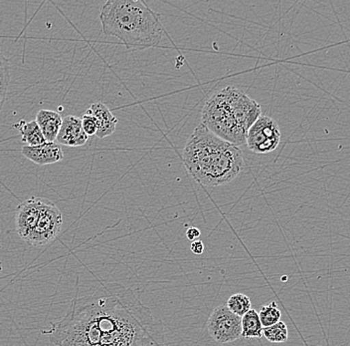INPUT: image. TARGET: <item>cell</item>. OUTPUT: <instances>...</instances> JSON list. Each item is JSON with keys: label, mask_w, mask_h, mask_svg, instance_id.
Returning a JSON list of instances; mask_svg holds the SVG:
<instances>
[{"label": "cell", "mask_w": 350, "mask_h": 346, "mask_svg": "<svg viewBox=\"0 0 350 346\" xmlns=\"http://www.w3.org/2000/svg\"><path fill=\"white\" fill-rule=\"evenodd\" d=\"M41 334L55 346H165L163 321L118 282L76 297L64 317Z\"/></svg>", "instance_id": "obj_1"}, {"label": "cell", "mask_w": 350, "mask_h": 346, "mask_svg": "<svg viewBox=\"0 0 350 346\" xmlns=\"http://www.w3.org/2000/svg\"><path fill=\"white\" fill-rule=\"evenodd\" d=\"M262 336L266 337L267 341L272 343H286L288 338V326L283 321H279L272 326L264 328Z\"/></svg>", "instance_id": "obj_17"}, {"label": "cell", "mask_w": 350, "mask_h": 346, "mask_svg": "<svg viewBox=\"0 0 350 346\" xmlns=\"http://www.w3.org/2000/svg\"><path fill=\"white\" fill-rule=\"evenodd\" d=\"M22 155L39 166L50 165L62 161L64 158L62 148L56 142H46L40 146H24Z\"/></svg>", "instance_id": "obj_10"}, {"label": "cell", "mask_w": 350, "mask_h": 346, "mask_svg": "<svg viewBox=\"0 0 350 346\" xmlns=\"http://www.w3.org/2000/svg\"><path fill=\"white\" fill-rule=\"evenodd\" d=\"M258 314H259L260 321L264 328H269V326H272L281 321V310L278 308L277 304L273 301L269 304L268 306H262Z\"/></svg>", "instance_id": "obj_18"}, {"label": "cell", "mask_w": 350, "mask_h": 346, "mask_svg": "<svg viewBox=\"0 0 350 346\" xmlns=\"http://www.w3.org/2000/svg\"><path fill=\"white\" fill-rule=\"evenodd\" d=\"M201 236V232L199 231V229H197V227H189V229L186 231V238H188V240H191V242H193V240H196L197 238H200Z\"/></svg>", "instance_id": "obj_21"}, {"label": "cell", "mask_w": 350, "mask_h": 346, "mask_svg": "<svg viewBox=\"0 0 350 346\" xmlns=\"http://www.w3.org/2000/svg\"><path fill=\"white\" fill-rule=\"evenodd\" d=\"M10 61L0 51V112L3 108L10 86Z\"/></svg>", "instance_id": "obj_15"}, {"label": "cell", "mask_w": 350, "mask_h": 346, "mask_svg": "<svg viewBox=\"0 0 350 346\" xmlns=\"http://www.w3.org/2000/svg\"><path fill=\"white\" fill-rule=\"evenodd\" d=\"M87 111L95 117L97 122L98 131L96 136L98 138L103 139L113 134L117 128L118 119L107 105L102 102L94 103Z\"/></svg>", "instance_id": "obj_11"}, {"label": "cell", "mask_w": 350, "mask_h": 346, "mask_svg": "<svg viewBox=\"0 0 350 346\" xmlns=\"http://www.w3.org/2000/svg\"><path fill=\"white\" fill-rule=\"evenodd\" d=\"M100 21L103 32L120 39L128 49L157 47L165 32L161 14L141 0H108Z\"/></svg>", "instance_id": "obj_3"}, {"label": "cell", "mask_w": 350, "mask_h": 346, "mask_svg": "<svg viewBox=\"0 0 350 346\" xmlns=\"http://www.w3.org/2000/svg\"><path fill=\"white\" fill-rule=\"evenodd\" d=\"M226 306L229 308L230 312L240 317L252 310L250 299L244 293H235V295H231L227 301Z\"/></svg>", "instance_id": "obj_16"}, {"label": "cell", "mask_w": 350, "mask_h": 346, "mask_svg": "<svg viewBox=\"0 0 350 346\" xmlns=\"http://www.w3.org/2000/svg\"><path fill=\"white\" fill-rule=\"evenodd\" d=\"M190 251H191L194 255H202V254L204 253V244H203L200 240H193L191 245H190Z\"/></svg>", "instance_id": "obj_20"}, {"label": "cell", "mask_w": 350, "mask_h": 346, "mask_svg": "<svg viewBox=\"0 0 350 346\" xmlns=\"http://www.w3.org/2000/svg\"><path fill=\"white\" fill-rule=\"evenodd\" d=\"M46 142H55L60 131L63 118L58 112L40 110L37 113L36 120Z\"/></svg>", "instance_id": "obj_12"}, {"label": "cell", "mask_w": 350, "mask_h": 346, "mask_svg": "<svg viewBox=\"0 0 350 346\" xmlns=\"http://www.w3.org/2000/svg\"><path fill=\"white\" fill-rule=\"evenodd\" d=\"M63 214L50 201H44L38 223L31 235L25 240L28 246L39 247L53 243L62 232Z\"/></svg>", "instance_id": "obj_5"}, {"label": "cell", "mask_w": 350, "mask_h": 346, "mask_svg": "<svg viewBox=\"0 0 350 346\" xmlns=\"http://www.w3.org/2000/svg\"><path fill=\"white\" fill-rule=\"evenodd\" d=\"M281 131L275 120L269 116L261 115L247 134L248 148L257 154H269L280 145Z\"/></svg>", "instance_id": "obj_6"}, {"label": "cell", "mask_w": 350, "mask_h": 346, "mask_svg": "<svg viewBox=\"0 0 350 346\" xmlns=\"http://www.w3.org/2000/svg\"><path fill=\"white\" fill-rule=\"evenodd\" d=\"M88 137L82 126V119L69 115L63 119L56 142L59 145L80 147L87 143Z\"/></svg>", "instance_id": "obj_9"}, {"label": "cell", "mask_w": 350, "mask_h": 346, "mask_svg": "<svg viewBox=\"0 0 350 346\" xmlns=\"http://www.w3.org/2000/svg\"><path fill=\"white\" fill-rule=\"evenodd\" d=\"M183 158L192 178L205 187L226 185L239 176L245 164L239 147L221 139L203 124L190 136Z\"/></svg>", "instance_id": "obj_2"}, {"label": "cell", "mask_w": 350, "mask_h": 346, "mask_svg": "<svg viewBox=\"0 0 350 346\" xmlns=\"http://www.w3.org/2000/svg\"><path fill=\"white\" fill-rule=\"evenodd\" d=\"M261 115L259 103L240 89L227 86L205 102L202 124L221 139L240 147L246 144L249 129Z\"/></svg>", "instance_id": "obj_4"}, {"label": "cell", "mask_w": 350, "mask_h": 346, "mask_svg": "<svg viewBox=\"0 0 350 346\" xmlns=\"http://www.w3.org/2000/svg\"><path fill=\"white\" fill-rule=\"evenodd\" d=\"M43 203V199L31 198L24 201L17 207L16 214H15V227H16L17 234L24 242L29 238L38 223Z\"/></svg>", "instance_id": "obj_8"}, {"label": "cell", "mask_w": 350, "mask_h": 346, "mask_svg": "<svg viewBox=\"0 0 350 346\" xmlns=\"http://www.w3.org/2000/svg\"><path fill=\"white\" fill-rule=\"evenodd\" d=\"M14 127L21 133L22 142L25 144V146H40L46 143L45 138L35 120L30 122L21 120L18 123L14 125Z\"/></svg>", "instance_id": "obj_13"}, {"label": "cell", "mask_w": 350, "mask_h": 346, "mask_svg": "<svg viewBox=\"0 0 350 346\" xmlns=\"http://www.w3.org/2000/svg\"><path fill=\"white\" fill-rule=\"evenodd\" d=\"M242 321V334L241 337L244 338H261L264 326L262 325L260 321L259 314L255 310L252 308L246 314L241 317Z\"/></svg>", "instance_id": "obj_14"}, {"label": "cell", "mask_w": 350, "mask_h": 346, "mask_svg": "<svg viewBox=\"0 0 350 346\" xmlns=\"http://www.w3.org/2000/svg\"><path fill=\"white\" fill-rule=\"evenodd\" d=\"M0 249H1V243H0ZM2 271V262L1 260H0V273Z\"/></svg>", "instance_id": "obj_22"}, {"label": "cell", "mask_w": 350, "mask_h": 346, "mask_svg": "<svg viewBox=\"0 0 350 346\" xmlns=\"http://www.w3.org/2000/svg\"><path fill=\"white\" fill-rule=\"evenodd\" d=\"M81 119H82L83 129H84L85 133H86L88 137L97 135V122H96L95 117H94L92 114L86 111V113L82 116Z\"/></svg>", "instance_id": "obj_19"}, {"label": "cell", "mask_w": 350, "mask_h": 346, "mask_svg": "<svg viewBox=\"0 0 350 346\" xmlns=\"http://www.w3.org/2000/svg\"><path fill=\"white\" fill-rule=\"evenodd\" d=\"M210 336L220 345L233 343L242 334L241 317L230 312L226 306H220L210 314L207 321Z\"/></svg>", "instance_id": "obj_7"}]
</instances>
